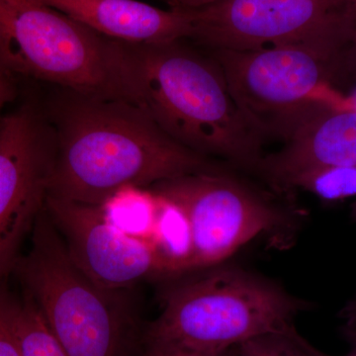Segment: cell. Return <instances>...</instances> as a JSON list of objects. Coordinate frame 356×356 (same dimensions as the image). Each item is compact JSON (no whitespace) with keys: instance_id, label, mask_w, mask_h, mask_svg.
<instances>
[{"instance_id":"1","label":"cell","mask_w":356,"mask_h":356,"mask_svg":"<svg viewBox=\"0 0 356 356\" xmlns=\"http://www.w3.org/2000/svg\"><path fill=\"white\" fill-rule=\"evenodd\" d=\"M43 110L55 140L51 197L102 205L124 187L149 188L217 170L209 159L178 144L124 98L58 88Z\"/></svg>"},{"instance_id":"2","label":"cell","mask_w":356,"mask_h":356,"mask_svg":"<svg viewBox=\"0 0 356 356\" xmlns=\"http://www.w3.org/2000/svg\"><path fill=\"white\" fill-rule=\"evenodd\" d=\"M132 102L178 144L259 170L264 138L229 92L219 63L184 40L121 42Z\"/></svg>"},{"instance_id":"3","label":"cell","mask_w":356,"mask_h":356,"mask_svg":"<svg viewBox=\"0 0 356 356\" xmlns=\"http://www.w3.org/2000/svg\"><path fill=\"white\" fill-rule=\"evenodd\" d=\"M307 305L281 288L238 269L224 268L168 290L147 341L224 353L267 334L294 331Z\"/></svg>"},{"instance_id":"4","label":"cell","mask_w":356,"mask_h":356,"mask_svg":"<svg viewBox=\"0 0 356 356\" xmlns=\"http://www.w3.org/2000/svg\"><path fill=\"white\" fill-rule=\"evenodd\" d=\"M15 269L69 356H134L138 327L127 290L104 289L81 273L44 210Z\"/></svg>"},{"instance_id":"5","label":"cell","mask_w":356,"mask_h":356,"mask_svg":"<svg viewBox=\"0 0 356 356\" xmlns=\"http://www.w3.org/2000/svg\"><path fill=\"white\" fill-rule=\"evenodd\" d=\"M0 69L58 88L132 102L121 42L38 0H0Z\"/></svg>"},{"instance_id":"6","label":"cell","mask_w":356,"mask_h":356,"mask_svg":"<svg viewBox=\"0 0 356 356\" xmlns=\"http://www.w3.org/2000/svg\"><path fill=\"white\" fill-rule=\"evenodd\" d=\"M187 11L189 40L205 50L300 49L327 65L356 21L351 0H221Z\"/></svg>"},{"instance_id":"7","label":"cell","mask_w":356,"mask_h":356,"mask_svg":"<svg viewBox=\"0 0 356 356\" xmlns=\"http://www.w3.org/2000/svg\"><path fill=\"white\" fill-rule=\"evenodd\" d=\"M206 51L219 63L238 108L264 139L286 140L320 107L351 110L348 95L332 84L327 63L312 51Z\"/></svg>"},{"instance_id":"8","label":"cell","mask_w":356,"mask_h":356,"mask_svg":"<svg viewBox=\"0 0 356 356\" xmlns=\"http://www.w3.org/2000/svg\"><path fill=\"white\" fill-rule=\"evenodd\" d=\"M149 191L178 206L191 227V271L221 264L257 236L280 229L286 215L218 170L159 182Z\"/></svg>"},{"instance_id":"9","label":"cell","mask_w":356,"mask_h":356,"mask_svg":"<svg viewBox=\"0 0 356 356\" xmlns=\"http://www.w3.org/2000/svg\"><path fill=\"white\" fill-rule=\"evenodd\" d=\"M54 153L43 109L23 105L0 115V283L15 270L23 242L43 212Z\"/></svg>"},{"instance_id":"10","label":"cell","mask_w":356,"mask_h":356,"mask_svg":"<svg viewBox=\"0 0 356 356\" xmlns=\"http://www.w3.org/2000/svg\"><path fill=\"white\" fill-rule=\"evenodd\" d=\"M44 212L81 273L104 289L128 290L165 275L153 245L110 221L102 206L47 196Z\"/></svg>"},{"instance_id":"11","label":"cell","mask_w":356,"mask_h":356,"mask_svg":"<svg viewBox=\"0 0 356 356\" xmlns=\"http://www.w3.org/2000/svg\"><path fill=\"white\" fill-rule=\"evenodd\" d=\"M327 166H356V112L322 106L302 122L259 170L285 187L302 173Z\"/></svg>"},{"instance_id":"12","label":"cell","mask_w":356,"mask_h":356,"mask_svg":"<svg viewBox=\"0 0 356 356\" xmlns=\"http://www.w3.org/2000/svg\"><path fill=\"white\" fill-rule=\"evenodd\" d=\"M98 34L130 44L189 40L192 17L181 9L159 8L140 0H38Z\"/></svg>"},{"instance_id":"13","label":"cell","mask_w":356,"mask_h":356,"mask_svg":"<svg viewBox=\"0 0 356 356\" xmlns=\"http://www.w3.org/2000/svg\"><path fill=\"white\" fill-rule=\"evenodd\" d=\"M156 196V217L147 242L161 259L165 276L191 273L193 245L187 218L172 201Z\"/></svg>"},{"instance_id":"14","label":"cell","mask_w":356,"mask_h":356,"mask_svg":"<svg viewBox=\"0 0 356 356\" xmlns=\"http://www.w3.org/2000/svg\"><path fill=\"white\" fill-rule=\"evenodd\" d=\"M6 311L21 355L69 356L27 293L20 300L6 294Z\"/></svg>"},{"instance_id":"15","label":"cell","mask_w":356,"mask_h":356,"mask_svg":"<svg viewBox=\"0 0 356 356\" xmlns=\"http://www.w3.org/2000/svg\"><path fill=\"white\" fill-rule=\"evenodd\" d=\"M100 206L118 228L147 241L156 217V196L153 191L142 187H124Z\"/></svg>"},{"instance_id":"16","label":"cell","mask_w":356,"mask_h":356,"mask_svg":"<svg viewBox=\"0 0 356 356\" xmlns=\"http://www.w3.org/2000/svg\"><path fill=\"white\" fill-rule=\"evenodd\" d=\"M286 187H296L325 201H339L356 196V166H327L302 173Z\"/></svg>"},{"instance_id":"17","label":"cell","mask_w":356,"mask_h":356,"mask_svg":"<svg viewBox=\"0 0 356 356\" xmlns=\"http://www.w3.org/2000/svg\"><path fill=\"white\" fill-rule=\"evenodd\" d=\"M299 332L267 334L245 341L235 348V356H308L297 341Z\"/></svg>"},{"instance_id":"18","label":"cell","mask_w":356,"mask_h":356,"mask_svg":"<svg viewBox=\"0 0 356 356\" xmlns=\"http://www.w3.org/2000/svg\"><path fill=\"white\" fill-rule=\"evenodd\" d=\"M329 70L336 88L337 84L356 83V21L341 50L330 62Z\"/></svg>"},{"instance_id":"19","label":"cell","mask_w":356,"mask_h":356,"mask_svg":"<svg viewBox=\"0 0 356 356\" xmlns=\"http://www.w3.org/2000/svg\"><path fill=\"white\" fill-rule=\"evenodd\" d=\"M0 356H22L6 311V293L0 285Z\"/></svg>"},{"instance_id":"20","label":"cell","mask_w":356,"mask_h":356,"mask_svg":"<svg viewBox=\"0 0 356 356\" xmlns=\"http://www.w3.org/2000/svg\"><path fill=\"white\" fill-rule=\"evenodd\" d=\"M144 356H235V350L224 353H210L175 344L147 341V350Z\"/></svg>"},{"instance_id":"21","label":"cell","mask_w":356,"mask_h":356,"mask_svg":"<svg viewBox=\"0 0 356 356\" xmlns=\"http://www.w3.org/2000/svg\"><path fill=\"white\" fill-rule=\"evenodd\" d=\"M15 95L13 76L0 69V115L2 114V110L6 108L7 104L13 102Z\"/></svg>"},{"instance_id":"22","label":"cell","mask_w":356,"mask_h":356,"mask_svg":"<svg viewBox=\"0 0 356 356\" xmlns=\"http://www.w3.org/2000/svg\"><path fill=\"white\" fill-rule=\"evenodd\" d=\"M172 9H181V10H189V9H197L201 7L210 6L215 2L221 0H163Z\"/></svg>"},{"instance_id":"23","label":"cell","mask_w":356,"mask_h":356,"mask_svg":"<svg viewBox=\"0 0 356 356\" xmlns=\"http://www.w3.org/2000/svg\"><path fill=\"white\" fill-rule=\"evenodd\" d=\"M297 341H298V343L300 346H301L302 350H303L304 353L308 356H334L327 355V353H322V351L314 348L313 346H311V344L309 343L305 339L300 336V334L297 337ZM341 356H356V348H351L350 353Z\"/></svg>"},{"instance_id":"24","label":"cell","mask_w":356,"mask_h":356,"mask_svg":"<svg viewBox=\"0 0 356 356\" xmlns=\"http://www.w3.org/2000/svg\"><path fill=\"white\" fill-rule=\"evenodd\" d=\"M341 316L346 320L344 327L356 329V305L348 303V306L341 312Z\"/></svg>"},{"instance_id":"25","label":"cell","mask_w":356,"mask_h":356,"mask_svg":"<svg viewBox=\"0 0 356 356\" xmlns=\"http://www.w3.org/2000/svg\"><path fill=\"white\" fill-rule=\"evenodd\" d=\"M343 334L346 341L350 344V348H356V329H348L343 327Z\"/></svg>"},{"instance_id":"26","label":"cell","mask_w":356,"mask_h":356,"mask_svg":"<svg viewBox=\"0 0 356 356\" xmlns=\"http://www.w3.org/2000/svg\"><path fill=\"white\" fill-rule=\"evenodd\" d=\"M348 98H350L351 110L356 112V88L350 95H348Z\"/></svg>"},{"instance_id":"27","label":"cell","mask_w":356,"mask_h":356,"mask_svg":"<svg viewBox=\"0 0 356 356\" xmlns=\"http://www.w3.org/2000/svg\"><path fill=\"white\" fill-rule=\"evenodd\" d=\"M350 304H353V305H356V298L355 300H353V301L350 302Z\"/></svg>"},{"instance_id":"28","label":"cell","mask_w":356,"mask_h":356,"mask_svg":"<svg viewBox=\"0 0 356 356\" xmlns=\"http://www.w3.org/2000/svg\"><path fill=\"white\" fill-rule=\"evenodd\" d=\"M351 1H353V4H355V6H356V0H351Z\"/></svg>"}]
</instances>
